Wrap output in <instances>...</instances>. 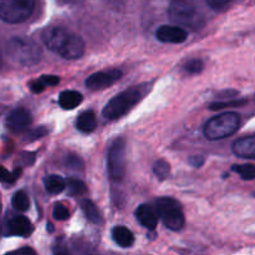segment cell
<instances>
[{
    "mask_svg": "<svg viewBox=\"0 0 255 255\" xmlns=\"http://www.w3.org/2000/svg\"><path fill=\"white\" fill-rule=\"evenodd\" d=\"M6 50L9 56L22 66H34L42 55L39 45L27 37H12L7 42Z\"/></svg>",
    "mask_w": 255,
    "mask_h": 255,
    "instance_id": "1",
    "label": "cell"
},
{
    "mask_svg": "<svg viewBox=\"0 0 255 255\" xmlns=\"http://www.w3.org/2000/svg\"><path fill=\"white\" fill-rule=\"evenodd\" d=\"M169 17L172 21L181 26H186L192 30H199L204 26V15L194 4L189 1H177L171 2L168 9Z\"/></svg>",
    "mask_w": 255,
    "mask_h": 255,
    "instance_id": "2",
    "label": "cell"
},
{
    "mask_svg": "<svg viewBox=\"0 0 255 255\" xmlns=\"http://www.w3.org/2000/svg\"><path fill=\"white\" fill-rule=\"evenodd\" d=\"M143 96V91L139 86L131 87L128 90H125L124 92L115 96L109 104L105 106L102 115L107 120H117L120 117L125 116L127 112L131 111Z\"/></svg>",
    "mask_w": 255,
    "mask_h": 255,
    "instance_id": "3",
    "label": "cell"
},
{
    "mask_svg": "<svg viewBox=\"0 0 255 255\" xmlns=\"http://www.w3.org/2000/svg\"><path fill=\"white\" fill-rule=\"evenodd\" d=\"M241 126V116L236 112H224L204 125V136L211 141L226 138L236 133Z\"/></svg>",
    "mask_w": 255,
    "mask_h": 255,
    "instance_id": "4",
    "label": "cell"
},
{
    "mask_svg": "<svg viewBox=\"0 0 255 255\" xmlns=\"http://www.w3.org/2000/svg\"><path fill=\"white\" fill-rule=\"evenodd\" d=\"M157 213L167 228L171 231H181L184 226V214L181 204L169 197H161L156 201Z\"/></svg>",
    "mask_w": 255,
    "mask_h": 255,
    "instance_id": "5",
    "label": "cell"
},
{
    "mask_svg": "<svg viewBox=\"0 0 255 255\" xmlns=\"http://www.w3.org/2000/svg\"><path fill=\"white\" fill-rule=\"evenodd\" d=\"M32 0H0V19L16 24L26 20L32 14Z\"/></svg>",
    "mask_w": 255,
    "mask_h": 255,
    "instance_id": "6",
    "label": "cell"
},
{
    "mask_svg": "<svg viewBox=\"0 0 255 255\" xmlns=\"http://www.w3.org/2000/svg\"><path fill=\"white\" fill-rule=\"evenodd\" d=\"M107 169L111 179L121 182L126 173V143L122 138L112 142L107 154Z\"/></svg>",
    "mask_w": 255,
    "mask_h": 255,
    "instance_id": "7",
    "label": "cell"
},
{
    "mask_svg": "<svg viewBox=\"0 0 255 255\" xmlns=\"http://www.w3.org/2000/svg\"><path fill=\"white\" fill-rule=\"evenodd\" d=\"M41 37L44 44L47 46V49L60 55V52L62 51V49L66 45L67 40H69L70 32L67 30L62 29V27L52 26L44 30Z\"/></svg>",
    "mask_w": 255,
    "mask_h": 255,
    "instance_id": "8",
    "label": "cell"
},
{
    "mask_svg": "<svg viewBox=\"0 0 255 255\" xmlns=\"http://www.w3.org/2000/svg\"><path fill=\"white\" fill-rule=\"evenodd\" d=\"M122 76V72L120 70L114 69V70H107V71H100L96 74L91 75L90 77H87L86 80V86L90 90H102L105 87H109L111 85H114L115 82L119 81Z\"/></svg>",
    "mask_w": 255,
    "mask_h": 255,
    "instance_id": "9",
    "label": "cell"
},
{
    "mask_svg": "<svg viewBox=\"0 0 255 255\" xmlns=\"http://www.w3.org/2000/svg\"><path fill=\"white\" fill-rule=\"evenodd\" d=\"M31 115L25 109H15L6 119V127L14 133L25 131L31 125Z\"/></svg>",
    "mask_w": 255,
    "mask_h": 255,
    "instance_id": "10",
    "label": "cell"
},
{
    "mask_svg": "<svg viewBox=\"0 0 255 255\" xmlns=\"http://www.w3.org/2000/svg\"><path fill=\"white\" fill-rule=\"evenodd\" d=\"M156 36L162 42H171V44H181L188 37V32L179 26L163 25L156 32Z\"/></svg>",
    "mask_w": 255,
    "mask_h": 255,
    "instance_id": "11",
    "label": "cell"
},
{
    "mask_svg": "<svg viewBox=\"0 0 255 255\" xmlns=\"http://www.w3.org/2000/svg\"><path fill=\"white\" fill-rule=\"evenodd\" d=\"M85 51V42L80 35L76 34H70L69 40H67L66 45L60 52V56L67 60H74L79 59L84 55Z\"/></svg>",
    "mask_w": 255,
    "mask_h": 255,
    "instance_id": "12",
    "label": "cell"
},
{
    "mask_svg": "<svg viewBox=\"0 0 255 255\" xmlns=\"http://www.w3.org/2000/svg\"><path fill=\"white\" fill-rule=\"evenodd\" d=\"M234 154L241 158L255 159V134L237 139L232 146Z\"/></svg>",
    "mask_w": 255,
    "mask_h": 255,
    "instance_id": "13",
    "label": "cell"
},
{
    "mask_svg": "<svg viewBox=\"0 0 255 255\" xmlns=\"http://www.w3.org/2000/svg\"><path fill=\"white\" fill-rule=\"evenodd\" d=\"M7 231L11 236L29 237L34 231V227L26 217H14L7 223Z\"/></svg>",
    "mask_w": 255,
    "mask_h": 255,
    "instance_id": "14",
    "label": "cell"
},
{
    "mask_svg": "<svg viewBox=\"0 0 255 255\" xmlns=\"http://www.w3.org/2000/svg\"><path fill=\"white\" fill-rule=\"evenodd\" d=\"M136 218L139 222L141 226H143L144 228H147L148 231H154L158 223V219H157V214L154 213L153 209L151 208L147 204H141L138 208L136 209Z\"/></svg>",
    "mask_w": 255,
    "mask_h": 255,
    "instance_id": "15",
    "label": "cell"
},
{
    "mask_svg": "<svg viewBox=\"0 0 255 255\" xmlns=\"http://www.w3.org/2000/svg\"><path fill=\"white\" fill-rule=\"evenodd\" d=\"M112 238L117 246L129 248L134 243V236L127 227L117 226L112 229Z\"/></svg>",
    "mask_w": 255,
    "mask_h": 255,
    "instance_id": "16",
    "label": "cell"
},
{
    "mask_svg": "<svg viewBox=\"0 0 255 255\" xmlns=\"http://www.w3.org/2000/svg\"><path fill=\"white\" fill-rule=\"evenodd\" d=\"M82 102V95L74 90L62 91L59 96V104L64 110H72L80 106Z\"/></svg>",
    "mask_w": 255,
    "mask_h": 255,
    "instance_id": "17",
    "label": "cell"
},
{
    "mask_svg": "<svg viewBox=\"0 0 255 255\" xmlns=\"http://www.w3.org/2000/svg\"><path fill=\"white\" fill-rule=\"evenodd\" d=\"M96 116L92 111L82 112L76 121V127L80 132L82 133H91L95 128H96Z\"/></svg>",
    "mask_w": 255,
    "mask_h": 255,
    "instance_id": "18",
    "label": "cell"
},
{
    "mask_svg": "<svg viewBox=\"0 0 255 255\" xmlns=\"http://www.w3.org/2000/svg\"><path fill=\"white\" fill-rule=\"evenodd\" d=\"M81 209L84 212L85 217L89 219L91 223L94 224H101L102 223V217L100 211L97 209V207L95 206L94 202L89 201V199H85L81 203Z\"/></svg>",
    "mask_w": 255,
    "mask_h": 255,
    "instance_id": "19",
    "label": "cell"
},
{
    "mask_svg": "<svg viewBox=\"0 0 255 255\" xmlns=\"http://www.w3.org/2000/svg\"><path fill=\"white\" fill-rule=\"evenodd\" d=\"M45 188L49 192L50 194H59L61 193L62 191L66 187V183H65L64 178L57 174H50L45 178Z\"/></svg>",
    "mask_w": 255,
    "mask_h": 255,
    "instance_id": "20",
    "label": "cell"
},
{
    "mask_svg": "<svg viewBox=\"0 0 255 255\" xmlns=\"http://www.w3.org/2000/svg\"><path fill=\"white\" fill-rule=\"evenodd\" d=\"M232 171L238 173L246 181H252L255 179V166L251 163H244V164H234L232 167Z\"/></svg>",
    "mask_w": 255,
    "mask_h": 255,
    "instance_id": "21",
    "label": "cell"
},
{
    "mask_svg": "<svg viewBox=\"0 0 255 255\" xmlns=\"http://www.w3.org/2000/svg\"><path fill=\"white\" fill-rule=\"evenodd\" d=\"M11 204L14 207V209L19 212H25L29 209L30 202H29V197L27 194L25 193L24 191H19L12 196L11 199Z\"/></svg>",
    "mask_w": 255,
    "mask_h": 255,
    "instance_id": "22",
    "label": "cell"
},
{
    "mask_svg": "<svg viewBox=\"0 0 255 255\" xmlns=\"http://www.w3.org/2000/svg\"><path fill=\"white\" fill-rule=\"evenodd\" d=\"M67 188L71 196H81V194L86 193L87 188L86 184L81 181V179L77 178H70L67 182Z\"/></svg>",
    "mask_w": 255,
    "mask_h": 255,
    "instance_id": "23",
    "label": "cell"
},
{
    "mask_svg": "<svg viewBox=\"0 0 255 255\" xmlns=\"http://www.w3.org/2000/svg\"><path fill=\"white\" fill-rule=\"evenodd\" d=\"M169 172H171V166H169L168 162H166L164 159H159L154 163L153 166V173L158 177L161 181L166 179L169 176Z\"/></svg>",
    "mask_w": 255,
    "mask_h": 255,
    "instance_id": "24",
    "label": "cell"
},
{
    "mask_svg": "<svg viewBox=\"0 0 255 255\" xmlns=\"http://www.w3.org/2000/svg\"><path fill=\"white\" fill-rule=\"evenodd\" d=\"M20 174H21V169L20 168L15 169L14 172H9L0 164V182H4V183H14L19 178Z\"/></svg>",
    "mask_w": 255,
    "mask_h": 255,
    "instance_id": "25",
    "label": "cell"
},
{
    "mask_svg": "<svg viewBox=\"0 0 255 255\" xmlns=\"http://www.w3.org/2000/svg\"><path fill=\"white\" fill-rule=\"evenodd\" d=\"M247 102V100H232V101H223V102H214L209 106V109L213 110V111H217V110H223L227 109V107H238L242 106Z\"/></svg>",
    "mask_w": 255,
    "mask_h": 255,
    "instance_id": "26",
    "label": "cell"
},
{
    "mask_svg": "<svg viewBox=\"0 0 255 255\" xmlns=\"http://www.w3.org/2000/svg\"><path fill=\"white\" fill-rule=\"evenodd\" d=\"M203 67H204L203 61L199 59L189 60V61L184 65V70H186L188 74H199V72H202Z\"/></svg>",
    "mask_w": 255,
    "mask_h": 255,
    "instance_id": "27",
    "label": "cell"
},
{
    "mask_svg": "<svg viewBox=\"0 0 255 255\" xmlns=\"http://www.w3.org/2000/svg\"><path fill=\"white\" fill-rule=\"evenodd\" d=\"M52 214H54V218L57 219V221H65V219L69 218L70 212H69V209H67V207H65L64 204L57 203V204H55Z\"/></svg>",
    "mask_w": 255,
    "mask_h": 255,
    "instance_id": "28",
    "label": "cell"
},
{
    "mask_svg": "<svg viewBox=\"0 0 255 255\" xmlns=\"http://www.w3.org/2000/svg\"><path fill=\"white\" fill-rule=\"evenodd\" d=\"M47 133V129L45 127H37V128L31 129L29 133L25 136V138L29 139V141H35V139H39L41 137H44Z\"/></svg>",
    "mask_w": 255,
    "mask_h": 255,
    "instance_id": "29",
    "label": "cell"
},
{
    "mask_svg": "<svg viewBox=\"0 0 255 255\" xmlns=\"http://www.w3.org/2000/svg\"><path fill=\"white\" fill-rule=\"evenodd\" d=\"M66 163L67 166L74 169H81L82 166H84L81 158L79 156H76V154H69L66 158Z\"/></svg>",
    "mask_w": 255,
    "mask_h": 255,
    "instance_id": "30",
    "label": "cell"
},
{
    "mask_svg": "<svg viewBox=\"0 0 255 255\" xmlns=\"http://www.w3.org/2000/svg\"><path fill=\"white\" fill-rule=\"evenodd\" d=\"M208 5L213 10L223 11L231 5V1H227V0H211V1H208Z\"/></svg>",
    "mask_w": 255,
    "mask_h": 255,
    "instance_id": "31",
    "label": "cell"
},
{
    "mask_svg": "<svg viewBox=\"0 0 255 255\" xmlns=\"http://www.w3.org/2000/svg\"><path fill=\"white\" fill-rule=\"evenodd\" d=\"M39 80L45 85V86H56L60 82L59 76H55V75H44V76L40 77Z\"/></svg>",
    "mask_w": 255,
    "mask_h": 255,
    "instance_id": "32",
    "label": "cell"
},
{
    "mask_svg": "<svg viewBox=\"0 0 255 255\" xmlns=\"http://www.w3.org/2000/svg\"><path fill=\"white\" fill-rule=\"evenodd\" d=\"M30 89H31V91L34 94H40V92H42L45 90V85L40 80H36V81L30 84Z\"/></svg>",
    "mask_w": 255,
    "mask_h": 255,
    "instance_id": "33",
    "label": "cell"
},
{
    "mask_svg": "<svg viewBox=\"0 0 255 255\" xmlns=\"http://www.w3.org/2000/svg\"><path fill=\"white\" fill-rule=\"evenodd\" d=\"M5 255H37V254L35 253L34 249L31 248H21V249H17V251L15 252H10V253Z\"/></svg>",
    "mask_w": 255,
    "mask_h": 255,
    "instance_id": "34",
    "label": "cell"
},
{
    "mask_svg": "<svg viewBox=\"0 0 255 255\" xmlns=\"http://www.w3.org/2000/svg\"><path fill=\"white\" fill-rule=\"evenodd\" d=\"M189 163L193 167H201L204 163V158L202 156H194L189 158Z\"/></svg>",
    "mask_w": 255,
    "mask_h": 255,
    "instance_id": "35",
    "label": "cell"
},
{
    "mask_svg": "<svg viewBox=\"0 0 255 255\" xmlns=\"http://www.w3.org/2000/svg\"><path fill=\"white\" fill-rule=\"evenodd\" d=\"M35 159V153H24V162L26 164H32Z\"/></svg>",
    "mask_w": 255,
    "mask_h": 255,
    "instance_id": "36",
    "label": "cell"
},
{
    "mask_svg": "<svg viewBox=\"0 0 255 255\" xmlns=\"http://www.w3.org/2000/svg\"><path fill=\"white\" fill-rule=\"evenodd\" d=\"M0 66H1V57H0Z\"/></svg>",
    "mask_w": 255,
    "mask_h": 255,
    "instance_id": "37",
    "label": "cell"
}]
</instances>
